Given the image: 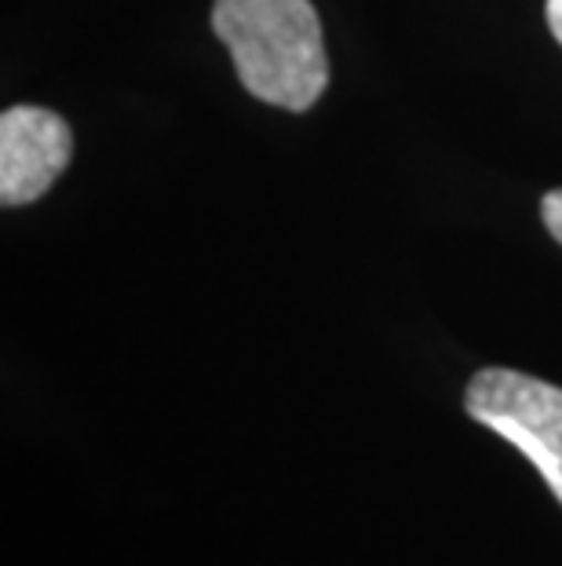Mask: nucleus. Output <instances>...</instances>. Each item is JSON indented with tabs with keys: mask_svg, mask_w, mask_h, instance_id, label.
Listing matches in <instances>:
<instances>
[{
	"mask_svg": "<svg viewBox=\"0 0 562 566\" xmlns=\"http://www.w3.org/2000/svg\"><path fill=\"white\" fill-rule=\"evenodd\" d=\"M212 33L231 52L242 88L256 99L300 114L326 92L329 59L310 0H216Z\"/></svg>",
	"mask_w": 562,
	"mask_h": 566,
	"instance_id": "obj_1",
	"label": "nucleus"
},
{
	"mask_svg": "<svg viewBox=\"0 0 562 566\" xmlns=\"http://www.w3.org/2000/svg\"><path fill=\"white\" fill-rule=\"evenodd\" d=\"M464 409L533 461L562 504V388L519 369H478Z\"/></svg>",
	"mask_w": 562,
	"mask_h": 566,
	"instance_id": "obj_2",
	"label": "nucleus"
},
{
	"mask_svg": "<svg viewBox=\"0 0 562 566\" xmlns=\"http://www.w3.org/2000/svg\"><path fill=\"white\" fill-rule=\"evenodd\" d=\"M74 158V132L55 111L11 106L0 114V205L38 201Z\"/></svg>",
	"mask_w": 562,
	"mask_h": 566,
	"instance_id": "obj_3",
	"label": "nucleus"
},
{
	"mask_svg": "<svg viewBox=\"0 0 562 566\" xmlns=\"http://www.w3.org/2000/svg\"><path fill=\"white\" fill-rule=\"evenodd\" d=\"M541 220L548 227V234L562 245V190H552V195L541 198Z\"/></svg>",
	"mask_w": 562,
	"mask_h": 566,
	"instance_id": "obj_4",
	"label": "nucleus"
},
{
	"mask_svg": "<svg viewBox=\"0 0 562 566\" xmlns=\"http://www.w3.org/2000/svg\"><path fill=\"white\" fill-rule=\"evenodd\" d=\"M544 15H548V30H552V38L562 44V0H548Z\"/></svg>",
	"mask_w": 562,
	"mask_h": 566,
	"instance_id": "obj_5",
	"label": "nucleus"
}]
</instances>
